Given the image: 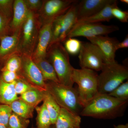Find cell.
I'll list each match as a JSON object with an SVG mask.
<instances>
[{
    "mask_svg": "<svg viewBox=\"0 0 128 128\" xmlns=\"http://www.w3.org/2000/svg\"><path fill=\"white\" fill-rule=\"evenodd\" d=\"M46 91L52 96L61 108L78 114L81 106L77 89L59 82L46 81Z\"/></svg>",
    "mask_w": 128,
    "mask_h": 128,
    "instance_id": "6",
    "label": "cell"
},
{
    "mask_svg": "<svg viewBox=\"0 0 128 128\" xmlns=\"http://www.w3.org/2000/svg\"><path fill=\"white\" fill-rule=\"evenodd\" d=\"M29 12L24 0H14L13 16L10 24V35L20 32Z\"/></svg>",
    "mask_w": 128,
    "mask_h": 128,
    "instance_id": "16",
    "label": "cell"
},
{
    "mask_svg": "<svg viewBox=\"0 0 128 128\" xmlns=\"http://www.w3.org/2000/svg\"><path fill=\"white\" fill-rule=\"evenodd\" d=\"M119 30L115 25H103L101 23L86 24L74 26L69 33L67 38L75 37L96 36L107 35Z\"/></svg>",
    "mask_w": 128,
    "mask_h": 128,
    "instance_id": "11",
    "label": "cell"
},
{
    "mask_svg": "<svg viewBox=\"0 0 128 128\" xmlns=\"http://www.w3.org/2000/svg\"></svg>",
    "mask_w": 128,
    "mask_h": 128,
    "instance_id": "40",
    "label": "cell"
},
{
    "mask_svg": "<svg viewBox=\"0 0 128 128\" xmlns=\"http://www.w3.org/2000/svg\"><path fill=\"white\" fill-rule=\"evenodd\" d=\"M53 21L44 24L41 26L36 46L32 55L33 60L46 58L47 50L51 41Z\"/></svg>",
    "mask_w": 128,
    "mask_h": 128,
    "instance_id": "14",
    "label": "cell"
},
{
    "mask_svg": "<svg viewBox=\"0 0 128 128\" xmlns=\"http://www.w3.org/2000/svg\"><path fill=\"white\" fill-rule=\"evenodd\" d=\"M14 0H0V11L10 22L13 13Z\"/></svg>",
    "mask_w": 128,
    "mask_h": 128,
    "instance_id": "29",
    "label": "cell"
},
{
    "mask_svg": "<svg viewBox=\"0 0 128 128\" xmlns=\"http://www.w3.org/2000/svg\"><path fill=\"white\" fill-rule=\"evenodd\" d=\"M120 1L123 3H125V4H128V0H120Z\"/></svg>",
    "mask_w": 128,
    "mask_h": 128,
    "instance_id": "38",
    "label": "cell"
},
{
    "mask_svg": "<svg viewBox=\"0 0 128 128\" xmlns=\"http://www.w3.org/2000/svg\"><path fill=\"white\" fill-rule=\"evenodd\" d=\"M81 122L79 114L61 108L55 124L56 128H80Z\"/></svg>",
    "mask_w": 128,
    "mask_h": 128,
    "instance_id": "17",
    "label": "cell"
},
{
    "mask_svg": "<svg viewBox=\"0 0 128 128\" xmlns=\"http://www.w3.org/2000/svg\"><path fill=\"white\" fill-rule=\"evenodd\" d=\"M112 15L114 18H116L122 22H127L128 20V12L120 9L118 6L113 8Z\"/></svg>",
    "mask_w": 128,
    "mask_h": 128,
    "instance_id": "34",
    "label": "cell"
},
{
    "mask_svg": "<svg viewBox=\"0 0 128 128\" xmlns=\"http://www.w3.org/2000/svg\"><path fill=\"white\" fill-rule=\"evenodd\" d=\"M116 0H82L77 4V21L88 17L101 11Z\"/></svg>",
    "mask_w": 128,
    "mask_h": 128,
    "instance_id": "13",
    "label": "cell"
},
{
    "mask_svg": "<svg viewBox=\"0 0 128 128\" xmlns=\"http://www.w3.org/2000/svg\"><path fill=\"white\" fill-rule=\"evenodd\" d=\"M98 75V94H108L128 80V69L115 62L104 64Z\"/></svg>",
    "mask_w": 128,
    "mask_h": 128,
    "instance_id": "4",
    "label": "cell"
},
{
    "mask_svg": "<svg viewBox=\"0 0 128 128\" xmlns=\"http://www.w3.org/2000/svg\"><path fill=\"white\" fill-rule=\"evenodd\" d=\"M33 60L41 71L45 81L60 83L53 66L46 58Z\"/></svg>",
    "mask_w": 128,
    "mask_h": 128,
    "instance_id": "20",
    "label": "cell"
},
{
    "mask_svg": "<svg viewBox=\"0 0 128 128\" xmlns=\"http://www.w3.org/2000/svg\"><path fill=\"white\" fill-rule=\"evenodd\" d=\"M9 105L12 112L18 116L27 119L32 118L34 108L20 99H17Z\"/></svg>",
    "mask_w": 128,
    "mask_h": 128,
    "instance_id": "22",
    "label": "cell"
},
{
    "mask_svg": "<svg viewBox=\"0 0 128 128\" xmlns=\"http://www.w3.org/2000/svg\"><path fill=\"white\" fill-rule=\"evenodd\" d=\"M43 102L45 104L46 108L50 116L52 124H55L61 108L58 105L52 96L47 91Z\"/></svg>",
    "mask_w": 128,
    "mask_h": 128,
    "instance_id": "23",
    "label": "cell"
},
{
    "mask_svg": "<svg viewBox=\"0 0 128 128\" xmlns=\"http://www.w3.org/2000/svg\"><path fill=\"white\" fill-rule=\"evenodd\" d=\"M98 76L97 73L92 70L73 69L72 80L78 85V98L82 108L98 94Z\"/></svg>",
    "mask_w": 128,
    "mask_h": 128,
    "instance_id": "3",
    "label": "cell"
},
{
    "mask_svg": "<svg viewBox=\"0 0 128 128\" xmlns=\"http://www.w3.org/2000/svg\"><path fill=\"white\" fill-rule=\"evenodd\" d=\"M0 75L5 82L11 83L17 80L22 78L19 73L8 70L0 71Z\"/></svg>",
    "mask_w": 128,
    "mask_h": 128,
    "instance_id": "33",
    "label": "cell"
},
{
    "mask_svg": "<svg viewBox=\"0 0 128 128\" xmlns=\"http://www.w3.org/2000/svg\"><path fill=\"white\" fill-rule=\"evenodd\" d=\"M37 112V128H50L52 125L50 116L43 102L41 106L35 108Z\"/></svg>",
    "mask_w": 128,
    "mask_h": 128,
    "instance_id": "24",
    "label": "cell"
},
{
    "mask_svg": "<svg viewBox=\"0 0 128 128\" xmlns=\"http://www.w3.org/2000/svg\"><path fill=\"white\" fill-rule=\"evenodd\" d=\"M34 88H36L32 86L23 78H20L16 81L15 89L17 95H20V96L26 92Z\"/></svg>",
    "mask_w": 128,
    "mask_h": 128,
    "instance_id": "30",
    "label": "cell"
},
{
    "mask_svg": "<svg viewBox=\"0 0 128 128\" xmlns=\"http://www.w3.org/2000/svg\"><path fill=\"white\" fill-rule=\"evenodd\" d=\"M118 1L114 3L108 5L102 10L91 16L78 20L76 22L74 26L86 24L99 23L102 22H109L113 18L112 15V10L118 6Z\"/></svg>",
    "mask_w": 128,
    "mask_h": 128,
    "instance_id": "18",
    "label": "cell"
},
{
    "mask_svg": "<svg viewBox=\"0 0 128 128\" xmlns=\"http://www.w3.org/2000/svg\"><path fill=\"white\" fill-rule=\"evenodd\" d=\"M41 26L38 13L29 11L26 20L20 31L18 54L32 56Z\"/></svg>",
    "mask_w": 128,
    "mask_h": 128,
    "instance_id": "5",
    "label": "cell"
},
{
    "mask_svg": "<svg viewBox=\"0 0 128 128\" xmlns=\"http://www.w3.org/2000/svg\"><path fill=\"white\" fill-rule=\"evenodd\" d=\"M128 48V36L127 35L126 36L125 39L121 42L118 43L117 46V50L120 49L124 48Z\"/></svg>",
    "mask_w": 128,
    "mask_h": 128,
    "instance_id": "36",
    "label": "cell"
},
{
    "mask_svg": "<svg viewBox=\"0 0 128 128\" xmlns=\"http://www.w3.org/2000/svg\"><path fill=\"white\" fill-rule=\"evenodd\" d=\"M30 123L29 119L22 118L12 112L7 127V128H28Z\"/></svg>",
    "mask_w": 128,
    "mask_h": 128,
    "instance_id": "27",
    "label": "cell"
},
{
    "mask_svg": "<svg viewBox=\"0 0 128 128\" xmlns=\"http://www.w3.org/2000/svg\"><path fill=\"white\" fill-rule=\"evenodd\" d=\"M20 33L18 32L0 38V70L9 58L17 54Z\"/></svg>",
    "mask_w": 128,
    "mask_h": 128,
    "instance_id": "15",
    "label": "cell"
},
{
    "mask_svg": "<svg viewBox=\"0 0 128 128\" xmlns=\"http://www.w3.org/2000/svg\"><path fill=\"white\" fill-rule=\"evenodd\" d=\"M128 102L108 94H98L83 108L80 114L99 119H113L123 113Z\"/></svg>",
    "mask_w": 128,
    "mask_h": 128,
    "instance_id": "1",
    "label": "cell"
},
{
    "mask_svg": "<svg viewBox=\"0 0 128 128\" xmlns=\"http://www.w3.org/2000/svg\"><path fill=\"white\" fill-rule=\"evenodd\" d=\"M16 81L7 83L2 80L0 75V104L9 105L18 99L15 89Z\"/></svg>",
    "mask_w": 128,
    "mask_h": 128,
    "instance_id": "19",
    "label": "cell"
},
{
    "mask_svg": "<svg viewBox=\"0 0 128 128\" xmlns=\"http://www.w3.org/2000/svg\"><path fill=\"white\" fill-rule=\"evenodd\" d=\"M46 92L34 88L22 94L18 97V98L35 108L44 101Z\"/></svg>",
    "mask_w": 128,
    "mask_h": 128,
    "instance_id": "21",
    "label": "cell"
},
{
    "mask_svg": "<svg viewBox=\"0 0 128 128\" xmlns=\"http://www.w3.org/2000/svg\"><path fill=\"white\" fill-rule=\"evenodd\" d=\"M21 56L22 66L19 74L34 87L46 91V82L32 56L25 54H22Z\"/></svg>",
    "mask_w": 128,
    "mask_h": 128,
    "instance_id": "10",
    "label": "cell"
},
{
    "mask_svg": "<svg viewBox=\"0 0 128 128\" xmlns=\"http://www.w3.org/2000/svg\"><path fill=\"white\" fill-rule=\"evenodd\" d=\"M76 0H44L38 12L42 25L54 21L66 12Z\"/></svg>",
    "mask_w": 128,
    "mask_h": 128,
    "instance_id": "9",
    "label": "cell"
},
{
    "mask_svg": "<svg viewBox=\"0 0 128 128\" xmlns=\"http://www.w3.org/2000/svg\"></svg>",
    "mask_w": 128,
    "mask_h": 128,
    "instance_id": "41",
    "label": "cell"
},
{
    "mask_svg": "<svg viewBox=\"0 0 128 128\" xmlns=\"http://www.w3.org/2000/svg\"><path fill=\"white\" fill-rule=\"evenodd\" d=\"M114 128H128V124H121L117 126H114Z\"/></svg>",
    "mask_w": 128,
    "mask_h": 128,
    "instance_id": "37",
    "label": "cell"
},
{
    "mask_svg": "<svg viewBox=\"0 0 128 128\" xmlns=\"http://www.w3.org/2000/svg\"><path fill=\"white\" fill-rule=\"evenodd\" d=\"M0 128H7L6 126L0 124Z\"/></svg>",
    "mask_w": 128,
    "mask_h": 128,
    "instance_id": "39",
    "label": "cell"
},
{
    "mask_svg": "<svg viewBox=\"0 0 128 128\" xmlns=\"http://www.w3.org/2000/svg\"><path fill=\"white\" fill-rule=\"evenodd\" d=\"M10 22L0 11V38L10 35Z\"/></svg>",
    "mask_w": 128,
    "mask_h": 128,
    "instance_id": "32",
    "label": "cell"
},
{
    "mask_svg": "<svg viewBox=\"0 0 128 128\" xmlns=\"http://www.w3.org/2000/svg\"><path fill=\"white\" fill-rule=\"evenodd\" d=\"M108 94L121 100L128 101V80L122 83L118 87Z\"/></svg>",
    "mask_w": 128,
    "mask_h": 128,
    "instance_id": "28",
    "label": "cell"
},
{
    "mask_svg": "<svg viewBox=\"0 0 128 128\" xmlns=\"http://www.w3.org/2000/svg\"><path fill=\"white\" fill-rule=\"evenodd\" d=\"M78 58L82 68L101 71L105 64L101 51L96 45L90 42H82Z\"/></svg>",
    "mask_w": 128,
    "mask_h": 128,
    "instance_id": "8",
    "label": "cell"
},
{
    "mask_svg": "<svg viewBox=\"0 0 128 128\" xmlns=\"http://www.w3.org/2000/svg\"><path fill=\"white\" fill-rule=\"evenodd\" d=\"M22 66L21 55L16 54L7 60L3 65L0 71L4 70L12 72L19 73Z\"/></svg>",
    "mask_w": 128,
    "mask_h": 128,
    "instance_id": "25",
    "label": "cell"
},
{
    "mask_svg": "<svg viewBox=\"0 0 128 128\" xmlns=\"http://www.w3.org/2000/svg\"><path fill=\"white\" fill-rule=\"evenodd\" d=\"M86 38L98 48L103 55L105 64L116 61L115 54L117 45L119 42L118 40L106 35L88 37Z\"/></svg>",
    "mask_w": 128,
    "mask_h": 128,
    "instance_id": "12",
    "label": "cell"
},
{
    "mask_svg": "<svg viewBox=\"0 0 128 128\" xmlns=\"http://www.w3.org/2000/svg\"><path fill=\"white\" fill-rule=\"evenodd\" d=\"M82 42L74 38H69L64 41V48L68 54L72 55L79 54Z\"/></svg>",
    "mask_w": 128,
    "mask_h": 128,
    "instance_id": "26",
    "label": "cell"
},
{
    "mask_svg": "<svg viewBox=\"0 0 128 128\" xmlns=\"http://www.w3.org/2000/svg\"><path fill=\"white\" fill-rule=\"evenodd\" d=\"M28 10L38 13L42 5V0H24Z\"/></svg>",
    "mask_w": 128,
    "mask_h": 128,
    "instance_id": "35",
    "label": "cell"
},
{
    "mask_svg": "<svg viewBox=\"0 0 128 128\" xmlns=\"http://www.w3.org/2000/svg\"><path fill=\"white\" fill-rule=\"evenodd\" d=\"M75 2L64 14L55 18L52 25V36L49 46L64 42L77 21V4Z\"/></svg>",
    "mask_w": 128,
    "mask_h": 128,
    "instance_id": "7",
    "label": "cell"
},
{
    "mask_svg": "<svg viewBox=\"0 0 128 128\" xmlns=\"http://www.w3.org/2000/svg\"><path fill=\"white\" fill-rule=\"evenodd\" d=\"M46 58L53 66L60 83L73 87L72 74L74 68L70 62L69 54L62 43H56L49 46Z\"/></svg>",
    "mask_w": 128,
    "mask_h": 128,
    "instance_id": "2",
    "label": "cell"
},
{
    "mask_svg": "<svg viewBox=\"0 0 128 128\" xmlns=\"http://www.w3.org/2000/svg\"><path fill=\"white\" fill-rule=\"evenodd\" d=\"M12 112L10 105L0 104V124L7 127L9 118Z\"/></svg>",
    "mask_w": 128,
    "mask_h": 128,
    "instance_id": "31",
    "label": "cell"
}]
</instances>
